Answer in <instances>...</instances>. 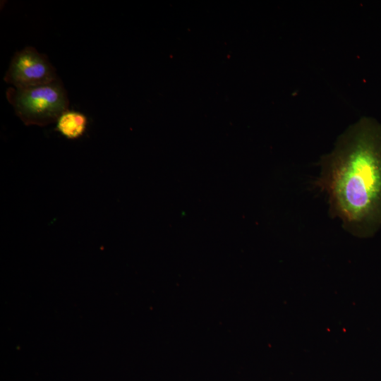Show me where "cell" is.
<instances>
[{"mask_svg": "<svg viewBox=\"0 0 381 381\" xmlns=\"http://www.w3.org/2000/svg\"><path fill=\"white\" fill-rule=\"evenodd\" d=\"M320 164L314 184L327 195L332 217L355 236H373L381 227V124L361 119Z\"/></svg>", "mask_w": 381, "mask_h": 381, "instance_id": "1", "label": "cell"}, {"mask_svg": "<svg viewBox=\"0 0 381 381\" xmlns=\"http://www.w3.org/2000/svg\"><path fill=\"white\" fill-rule=\"evenodd\" d=\"M6 95L15 114L27 126H45L56 123L68 109L67 92L60 78L29 88L11 87Z\"/></svg>", "mask_w": 381, "mask_h": 381, "instance_id": "2", "label": "cell"}, {"mask_svg": "<svg viewBox=\"0 0 381 381\" xmlns=\"http://www.w3.org/2000/svg\"><path fill=\"white\" fill-rule=\"evenodd\" d=\"M59 78L47 57L32 47H26L13 56L4 80L18 89L51 83Z\"/></svg>", "mask_w": 381, "mask_h": 381, "instance_id": "3", "label": "cell"}, {"mask_svg": "<svg viewBox=\"0 0 381 381\" xmlns=\"http://www.w3.org/2000/svg\"><path fill=\"white\" fill-rule=\"evenodd\" d=\"M87 125V119L85 114L68 109L57 119L56 128L66 138L74 140L84 134Z\"/></svg>", "mask_w": 381, "mask_h": 381, "instance_id": "4", "label": "cell"}]
</instances>
